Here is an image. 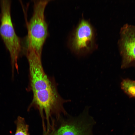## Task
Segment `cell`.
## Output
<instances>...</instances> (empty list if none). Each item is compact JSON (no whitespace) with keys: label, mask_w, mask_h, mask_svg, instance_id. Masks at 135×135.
Listing matches in <instances>:
<instances>
[{"label":"cell","mask_w":135,"mask_h":135,"mask_svg":"<svg viewBox=\"0 0 135 135\" xmlns=\"http://www.w3.org/2000/svg\"><path fill=\"white\" fill-rule=\"evenodd\" d=\"M50 1H33V14L27 24L28 34L24 48L26 55L33 54L41 56L43 45L48 35V26L44 11Z\"/></svg>","instance_id":"1"},{"label":"cell","mask_w":135,"mask_h":135,"mask_svg":"<svg viewBox=\"0 0 135 135\" xmlns=\"http://www.w3.org/2000/svg\"><path fill=\"white\" fill-rule=\"evenodd\" d=\"M0 3L1 9L0 34L10 52L12 76H14L15 68L18 72L17 62L21 50L20 40L15 32L12 21L10 1L2 0Z\"/></svg>","instance_id":"2"},{"label":"cell","mask_w":135,"mask_h":135,"mask_svg":"<svg viewBox=\"0 0 135 135\" xmlns=\"http://www.w3.org/2000/svg\"><path fill=\"white\" fill-rule=\"evenodd\" d=\"M60 122L58 125L54 124L44 135H94L92 128L95 122L86 110L77 117Z\"/></svg>","instance_id":"3"},{"label":"cell","mask_w":135,"mask_h":135,"mask_svg":"<svg viewBox=\"0 0 135 135\" xmlns=\"http://www.w3.org/2000/svg\"><path fill=\"white\" fill-rule=\"evenodd\" d=\"M121 68H135V26L125 24L121 28L119 42Z\"/></svg>","instance_id":"4"},{"label":"cell","mask_w":135,"mask_h":135,"mask_svg":"<svg viewBox=\"0 0 135 135\" xmlns=\"http://www.w3.org/2000/svg\"><path fill=\"white\" fill-rule=\"evenodd\" d=\"M93 28L90 23L82 20L75 30L71 38L70 46L78 54L82 55L92 50L94 41Z\"/></svg>","instance_id":"5"},{"label":"cell","mask_w":135,"mask_h":135,"mask_svg":"<svg viewBox=\"0 0 135 135\" xmlns=\"http://www.w3.org/2000/svg\"><path fill=\"white\" fill-rule=\"evenodd\" d=\"M121 89L130 98H135V80L123 79L120 84Z\"/></svg>","instance_id":"6"},{"label":"cell","mask_w":135,"mask_h":135,"mask_svg":"<svg viewBox=\"0 0 135 135\" xmlns=\"http://www.w3.org/2000/svg\"><path fill=\"white\" fill-rule=\"evenodd\" d=\"M16 123V129L15 135H29L28 126L24 118L18 116Z\"/></svg>","instance_id":"7"},{"label":"cell","mask_w":135,"mask_h":135,"mask_svg":"<svg viewBox=\"0 0 135 135\" xmlns=\"http://www.w3.org/2000/svg\"><path fill=\"white\" fill-rule=\"evenodd\" d=\"M134 135H135V132H134Z\"/></svg>","instance_id":"8"}]
</instances>
